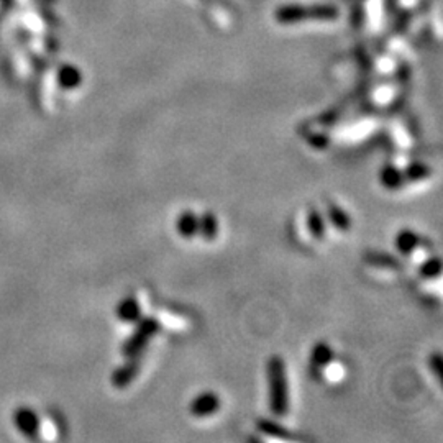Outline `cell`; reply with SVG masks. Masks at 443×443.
Masks as SVG:
<instances>
[{"instance_id":"18","label":"cell","mask_w":443,"mask_h":443,"mask_svg":"<svg viewBox=\"0 0 443 443\" xmlns=\"http://www.w3.org/2000/svg\"><path fill=\"white\" fill-rule=\"evenodd\" d=\"M258 429L264 432V434L271 435V437H281V439H289L288 430L283 429V427L278 425L276 422H271V420H259Z\"/></svg>"},{"instance_id":"1","label":"cell","mask_w":443,"mask_h":443,"mask_svg":"<svg viewBox=\"0 0 443 443\" xmlns=\"http://www.w3.org/2000/svg\"><path fill=\"white\" fill-rule=\"evenodd\" d=\"M268 406L276 417H284L289 412V381L283 356L273 355L266 365Z\"/></svg>"},{"instance_id":"17","label":"cell","mask_w":443,"mask_h":443,"mask_svg":"<svg viewBox=\"0 0 443 443\" xmlns=\"http://www.w3.org/2000/svg\"><path fill=\"white\" fill-rule=\"evenodd\" d=\"M366 263L372 264V266H381V268H397L399 261L394 256L387 255V253H380V251H372L368 253L365 256Z\"/></svg>"},{"instance_id":"7","label":"cell","mask_w":443,"mask_h":443,"mask_svg":"<svg viewBox=\"0 0 443 443\" xmlns=\"http://www.w3.org/2000/svg\"><path fill=\"white\" fill-rule=\"evenodd\" d=\"M176 234L184 240L196 239L199 234V215L194 210H182L174 222Z\"/></svg>"},{"instance_id":"11","label":"cell","mask_w":443,"mask_h":443,"mask_svg":"<svg viewBox=\"0 0 443 443\" xmlns=\"http://www.w3.org/2000/svg\"><path fill=\"white\" fill-rule=\"evenodd\" d=\"M335 353L330 343L317 342L311 350V365L317 370H327L333 363Z\"/></svg>"},{"instance_id":"8","label":"cell","mask_w":443,"mask_h":443,"mask_svg":"<svg viewBox=\"0 0 443 443\" xmlns=\"http://www.w3.org/2000/svg\"><path fill=\"white\" fill-rule=\"evenodd\" d=\"M377 181L386 191H399L407 182L406 177H404L402 167H397L396 165L382 166L377 172Z\"/></svg>"},{"instance_id":"14","label":"cell","mask_w":443,"mask_h":443,"mask_svg":"<svg viewBox=\"0 0 443 443\" xmlns=\"http://www.w3.org/2000/svg\"><path fill=\"white\" fill-rule=\"evenodd\" d=\"M327 220L333 229L340 231H348L351 229V219L345 209L338 204H328L327 207Z\"/></svg>"},{"instance_id":"19","label":"cell","mask_w":443,"mask_h":443,"mask_svg":"<svg viewBox=\"0 0 443 443\" xmlns=\"http://www.w3.org/2000/svg\"><path fill=\"white\" fill-rule=\"evenodd\" d=\"M429 368L434 371L437 380L442 381V355L440 353H435V355L430 356Z\"/></svg>"},{"instance_id":"16","label":"cell","mask_w":443,"mask_h":443,"mask_svg":"<svg viewBox=\"0 0 443 443\" xmlns=\"http://www.w3.org/2000/svg\"><path fill=\"white\" fill-rule=\"evenodd\" d=\"M419 274H420V278H424L427 281L440 278V274H442V259L439 256L427 258L425 261L419 266Z\"/></svg>"},{"instance_id":"3","label":"cell","mask_w":443,"mask_h":443,"mask_svg":"<svg viewBox=\"0 0 443 443\" xmlns=\"http://www.w3.org/2000/svg\"><path fill=\"white\" fill-rule=\"evenodd\" d=\"M14 424L25 439L40 440L41 439V420L33 409L28 406H20L14 412Z\"/></svg>"},{"instance_id":"10","label":"cell","mask_w":443,"mask_h":443,"mask_svg":"<svg viewBox=\"0 0 443 443\" xmlns=\"http://www.w3.org/2000/svg\"><path fill=\"white\" fill-rule=\"evenodd\" d=\"M306 225L312 239H316L318 241L327 239V220L318 209L311 207L309 210H307Z\"/></svg>"},{"instance_id":"15","label":"cell","mask_w":443,"mask_h":443,"mask_svg":"<svg viewBox=\"0 0 443 443\" xmlns=\"http://www.w3.org/2000/svg\"><path fill=\"white\" fill-rule=\"evenodd\" d=\"M402 171H404V177H406V181H410V182L424 181L430 176V172H432L430 167L425 163H420V161L409 163Z\"/></svg>"},{"instance_id":"5","label":"cell","mask_w":443,"mask_h":443,"mask_svg":"<svg viewBox=\"0 0 443 443\" xmlns=\"http://www.w3.org/2000/svg\"><path fill=\"white\" fill-rule=\"evenodd\" d=\"M140 356H135V358H127V363L118 366V368L112 372V386L117 389H123L132 385V382L137 380L140 370H142V365H140Z\"/></svg>"},{"instance_id":"6","label":"cell","mask_w":443,"mask_h":443,"mask_svg":"<svg viewBox=\"0 0 443 443\" xmlns=\"http://www.w3.org/2000/svg\"><path fill=\"white\" fill-rule=\"evenodd\" d=\"M115 316L123 323H137L143 317V309L135 296H127L115 307Z\"/></svg>"},{"instance_id":"12","label":"cell","mask_w":443,"mask_h":443,"mask_svg":"<svg viewBox=\"0 0 443 443\" xmlns=\"http://www.w3.org/2000/svg\"><path fill=\"white\" fill-rule=\"evenodd\" d=\"M220 234V225L219 219L214 212H204L199 215V234L197 236H201L205 241H214L217 239Z\"/></svg>"},{"instance_id":"4","label":"cell","mask_w":443,"mask_h":443,"mask_svg":"<svg viewBox=\"0 0 443 443\" xmlns=\"http://www.w3.org/2000/svg\"><path fill=\"white\" fill-rule=\"evenodd\" d=\"M220 406L222 401L217 392L204 391L201 394H197V396L191 401V404H189V412H191L192 417L196 419H207L212 417L214 414H217L220 410Z\"/></svg>"},{"instance_id":"2","label":"cell","mask_w":443,"mask_h":443,"mask_svg":"<svg viewBox=\"0 0 443 443\" xmlns=\"http://www.w3.org/2000/svg\"><path fill=\"white\" fill-rule=\"evenodd\" d=\"M160 332V320L155 317H142L135 323L133 332L122 345V355L125 358H135L140 356L148 347L150 340Z\"/></svg>"},{"instance_id":"9","label":"cell","mask_w":443,"mask_h":443,"mask_svg":"<svg viewBox=\"0 0 443 443\" xmlns=\"http://www.w3.org/2000/svg\"><path fill=\"white\" fill-rule=\"evenodd\" d=\"M420 245V236L412 229H401L397 231V235L394 236V246L399 255L410 256L412 253L417 250Z\"/></svg>"},{"instance_id":"13","label":"cell","mask_w":443,"mask_h":443,"mask_svg":"<svg viewBox=\"0 0 443 443\" xmlns=\"http://www.w3.org/2000/svg\"><path fill=\"white\" fill-rule=\"evenodd\" d=\"M56 80L59 88H63L64 90H73L75 88H79L80 83H83V74H80V71L75 66L63 64V66L58 69Z\"/></svg>"}]
</instances>
